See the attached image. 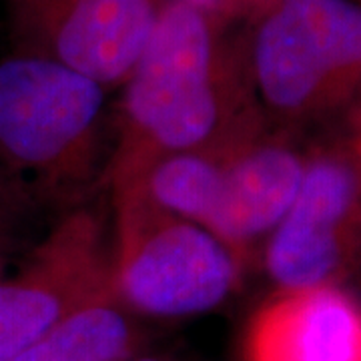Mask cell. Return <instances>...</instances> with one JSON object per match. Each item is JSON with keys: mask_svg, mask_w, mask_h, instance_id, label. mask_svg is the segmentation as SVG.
<instances>
[{"mask_svg": "<svg viewBox=\"0 0 361 361\" xmlns=\"http://www.w3.org/2000/svg\"><path fill=\"white\" fill-rule=\"evenodd\" d=\"M125 113L135 135L159 153L199 151L219 125V90L209 18L173 0L127 77Z\"/></svg>", "mask_w": 361, "mask_h": 361, "instance_id": "1", "label": "cell"}, {"mask_svg": "<svg viewBox=\"0 0 361 361\" xmlns=\"http://www.w3.org/2000/svg\"><path fill=\"white\" fill-rule=\"evenodd\" d=\"M115 289L133 310L185 317L217 307L237 281L233 247L193 221L175 217L127 180Z\"/></svg>", "mask_w": 361, "mask_h": 361, "instance_id": "2", "label": "cell"}, {"mask_svg": "<svg viewBox=\"0 0 361 361\" xmlns=\"http://www.w3.org/2000/svg\"><path fill=\"white\" fill-rule=\"evenodd\" d=\"M263 99L303 111L361 77V4L355 0H277L253 42Z\"/></svg>", "mask_w": 361, "mask_h": 361, "instance_id": "3", "label": "cell"}, {"mask_svg": "<svg viewBox=\"0 0 361 361\" xmlns=\"http://www.w3.org/2000/svg\"><path fill=\"white\" fill-rule=\"evenodd\" d=\"M104 103L101 82L44 56L0 63V157L52 175L90 139Z\"/></svg>", "mask_w": 361, "mask_h": 361, "instance_id": "4", "label": "cell"}, {"mask_svg": "<svg viewBox=\"0 0 361 361\" xmlns=\"http://www.w3.org/2000/svg\"><path fill=\"white\" fill-rule=\"evenodd\" d=\"M16 54L44 56L101 85L127 80L155 23L153 0H6Z\"/></svg>", "mask_w": 361, "mask_h": 361, "instance_id": "5", "label": "cell"}, {"mask_svg": "<svg viewBox=\"0 0 361 361\" xmlns=\"http://www.w3.org/2000/svg\"><path fill=\"white\" fill-rule=\"evenodd\" d=\"M353 171L337 159L305 167L293 205L273 229L267 269L287 291L323 287L341 261V227L355 201Z\"/></svg>", "mask_w": 361, "mask_h": 361, "instance_id": "6", "label": "cell"}, {"mask_svg": "<svg viewBox=\"0 0 361 361\" xmlns=\"http://www.w3.org/2000/svg\"><path fill=\"white\" fill-rule=\"evenodd\" d=\"M85 221L59 233L20 275L0 279V361H14L80 301L104 293L90 273Z\"/></svg>", "mask_w": 361, "mask_h": 361, "instance_id": "7", "label": "cell"}, {"mask_svg": "<svg viewBox=\"0 0 361 361\" xmlns=\"http://www.w3.org/2000/svg\"><path fill=\"white\" fill-rule=\"evenodd\" d=\"M247 361H361V310L327 285L289 291L251 325Z\"/></svg>", "mask_w": 361, "mask_h": 361, "instance_id": "8", "label": "cell"}, {"mask_svg": "<svg viewBox=\"0 0 361 361\" xmlns=\"http://www.w3.org/2000/svg\"><path fill=\"white\" fill-rule=\"evenodd\" d=\"M303 173L299 157L281 147H259L223 159L207 229L231 247L275 229L293 205Z\"/></svg>", "mask_w": 361, "mask_h": 361, "instance_id": "9", "label": "cell"}, {"mask_svg": "<svg viewBox=\"0 0 361 361\" xmlns=\"http://www.w3.org/2000/svg\"><path fill=\"white\" fill-rule=\"evenodd\" d=\"M133 345L127 313L99 293L66 311L14 361H127Z\"/></svg>", "mask_w": 361, "mask_h": 361, "instance_id": "10", "label": "cell"}, {"mask_svg": "<svg viewBox=\"0 0 361 361\" xmlns=\"http://www.w3.org/2000/svg\"><path fill=\"white\" fill-rule=\"evenodd\" d=\"M221 161L201 151L169 153L147 175L129 177L159 209L205 227L213 215L219 189Z\"/></svg>", "mask_w": 361, "mask_h": 361, "instance_id": "11", "label": "cell"}, {"mask_svg": "<svg viewBox=\"0 0 361 361\" xmlns=\"http://www.w3.org/2000/svg\"><path fill=\"white\" fill-rule=\"evenodd\" d=\"M183 2L191 4V6H195L197 11H201L207 16V14L213 13V11H221V8L229 6L233 0H183Z\"/></svg>", "mask_w": 361, "mask_h": 361, "instance_id": "12", "label": "cell"}, {"mask_svg": "<svg viewBox=\"0 0 361 361\" xmlns=\"http://www.w3.org/2000/svg\"><path fill=\"white\" fill-rule=\"evenodd\" d=\"M2 245H4V201L0 197V253H2Z\"/></svg>", "mask_w": 361, "mask_h": 361, "instance_id": "13", "label": "cell"}, {"mask_svg": "<svg viewBox=\"0 0 361 361\" xmlns=\"http://www.w3.org/2000/svg\"><path fill=\"white\" fill-rule=\"evenodd\" d=\"M127 361H161V360H155V357H135V360H133V357H129Z\"/></svg>", "mask_w": 361, "mask_h": 361, "instance_id": "14", "label": "cell"}]
</instances>
